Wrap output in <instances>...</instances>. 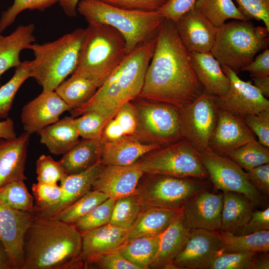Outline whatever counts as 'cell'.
I'll return each mask as SVG.
<instances>
[{
  "instance_id": "1",
  "label": "cell",
  "mask_w": 269,
  "mask_h": 269,
  "mask_svg": "<svg viewBox=\"0 0 269 269\" xmlns=\"http://www.w3.org/2000/svg\"><path fill=\"white\" fill-rule=\"evenodd\" d=\"M138 97L169 104L179 109L191 104L205 91L199 81L174 22L164 18Z\"/></svg>"
},
{
  "instance_id": "2",
  "label": "cell",
  "mask_w": 269,
  "mask_h": 269,
  "mask_svg": "<svg viewBox=\"0 0 269 269\" xmlns=\"http://www.w3.org/2000/svg\"><path fill=\"white\" fill-rule=\"evenodd\" d=\"M82 235L73 224L53 217H37L23 241L22 269L82 268Z\"/></svg>"
},
{
  "instance_id": "3",
  "label": "cell",
  "mask_w": 269,
  "mask_h": 269,
  "mask_svg": "<svg viewBox=\"0 0 269 269\" xmlns=\"http://www.w3.org/2000/svg\"><path fill=\"white\" fill-rule=\"evenodd\" d=\"M156 34L157 32L128 53L89 101L70 111L71 117L96 111L111 119L124 104L138 97L154 51Z\"/></svg>"
},
{
  "instance_id": "4",
  "label": "cell",
  "mask_w": 269,
  "mask_h": 269,
  "mask_svg": "<svg viewBox=\"0 0 269 269\" xmlns=\"http://www.w3.org/2000/svg\"><path fill=\"white\" fill-rule=\"evenodd\" d=\"M86 28H78L58 39L43 44L32 43L34 58L30 61L31 77L44 91H55L78 65Z\"/></svg>"
},
{
  "instance_id": "5",
  "label": "cell",
  "mask_w": 269,
  "mask_h": 269,
  "mask_svg": "<svg viewBox=\"0 0 269 269\" xmlns=\"http://www.w3.org/2000/svg\"><path fill=\"white\" fill-rule=\"evenodd\" d=\"M128 54L126 41L117 30L99 22L88 23L79 62L73 73L89 79L99 88Z\"/></svg>"
},
{
  "instance_id": "6",
  "label": "cell",
  "mask_w": 269,
  "mask_h": 269,
  "mask_svg": "<svg viewBox=\"0 0 269 269\" xmlns=\"http://www.w3.org/2000/svg\"><path fill=\"white\" fill-rule=\"evenodd\" d=\"M77 11L88 23L111 26L124 37L129 53L157 31L165 18L157 12H143L113 6L100 0H80Z\"/></svg>"
},
{
  "instance_id": "7",
  "label": "cell",
  "mask_w": 269,
  "mask_h": 269,
  "mask_svg": "<svg viewBox=\"0 0 269 269\" xmlns=\"http://www.w3.org/2000/svg\"><path fill=\"white\" fill-rule=\"evenodd\" d=\"M269 32L265 27L255 26L250 20L225 22L217 28L210 52L220 65L238 74L253 61L258 52L267 48Z\"/></svg>"
},
{
  "instance_id": "8",
  "label": "cell",
  "mask_w": 269,
  "mask_h": 269,
  "mask_svg": "<svg viewBox=\"0 0 269 269\" xmlns=\"http://www.w3.org/2000/svg\"><path fill=\"white\" fill-rule=\"evenodd\" d=\"M207 179L144 173L139 181L135 194L142 210L151 207L179 210L191 196L208 189L209 182Z\"/></svg>"
},
{
  "instance_id": "9",
  "label": "cell",
  "mask_w": 269,
  "mask_h": 269,
  "mask_svg": "<svg viewBox=\"0 0 269 269\" xmlns=\"http://www.w3.org/2000/svg\"><path fill=\"white\" fill-rule=\"evenodd\" d=\"M132 102L137 117L136 129L133 136L136 139L160 146L183 138L178 108L140 97Z\"/></svg>"
},
{
  "instance_id": "10",
  "label": "cell",
  "mask_w": 269,
  "mask_h": 269,
  "mask_svg": "<svg viewBox=\"0 0 269 269\" xmlns=\"http://www.w3.org/2000/svg\"><path fill=\"white\" fill-rule=\"evenodd\" d=\"M135 163L144 173L209 178L199 152L184 138L158 147Z\"/></svg>"
},
{
  "instance_id": "11",
  "label": "cell",
  "mask_w": 269,
  "mask_h": 269,
  "mask_svg": "<svg viewBox=\"0 0 269 269\" xmlns=\"http://www.w3.org/2000/svg\"><path fill=\"white\" fill-rule=\"evenodd\" d=\"M199 157L209 178L217 188L243 194L255 207L267 205V197L250 183L245 170L229 157L218 154L209 147L200 152Z\"/></svg>"
},
{
  "instance_id": "12",
  "label": "cell",
  "mask_w": 269,
  "mask_h": 269,
  "mask_svg": "<svg viewBox=\"0 0 269 269\" xmlns=\"http://www.w3.org/2000/svg\"><path fill=\"white\" fill-rule=\"evenodd\" d=\"M218 108L214 96L205 91L194 102L179 109L182 136L199 152L209 146Z\"/></svg>"
},
{
  "instance_id": "13",
  "label": "cell",
  "mask_w": 269,
  "mask_h": 269,
  "mask_svg": "<svg viewBox=\"0 0 269 269\" xmlns=\"http://www.w3.org/2000/svg\"><path fill=\"white\" fill-rule=\"evenodd\" d=\"M230 81V88L223 96H214L218 107L236 116L247 115L269 110V100L265 98L250 82L241 80L236 73L225 65H221Z\"/></svg>"
},
{
  "instance_id": "14",
  "label": "cell",
  "mask_w": 269,
  "mask_h": 269,
  "mask_svg": "<svg viewBox=\"0 0 269 269\" xmlns=\"http://www.w3.org/2000/svg\"><path fill=\"white\" fill-rule=\"evenodd\" d=\"M223 193L215 194L208 189L191 196L182 208L183 225L189 229L219 231L221 226Z\"/></svg>"
},
{
  "instance_id": "15",
  "label": "cell",
  "mask_w": 269,
  "mask_h": 269,
  "mask_svg": "<svg viewBox=\"0 0 269 269\" xmlns=\"http://www.w3.org/2000/svg\"><path fill=\"white\" fill-rule=\"evenodd\" d=\"M221 247L216 231L190 229L184 247L172 262V269H209Z\"/></svg>"
},
{
  "instance_id": "16",
  "label": "cell",
  "mask_w": 269,
  "mask_h": 269,
  "mask_svg": "<svg viewBox=\"0 0 269 269\" xmlns=\"http://www.w3.org/2000/svg\"><path fill=\"white\" fill-rule=\"evenodd\" d=\"M34 218V213L15 210L0 200V240L14 269H22L23 238Z\"/></svg>"
},
{
  "instance_id": "17",
  "label": "cell",
  "mask_w": 269,
  "mask_h": 269,
  "mask_svg": "<svg viewBox=\"0 0 269 269\" xmlns=\"http://www.w3.org/2000/svg\"><path fill=\"white\" fill-rule=\"evenodd\" d=\"M70 108L55 91H44L22 108L21 123L24 132L31 134L59 120Z\"/></svg>"
},
{
  "instance_id": "18",
  "label": "cell",
  "mask_w": 269,
  "mask_h": 269,
  "mask_svg": "<svg viewBox=\"0 0 269 269\" xmlns=\"http://www.w3.org/2000/svg\"><path fill=\"white\" fill-rule=\"evenodd\" d=\"M174 24L182 42L189 53L210 52L215 41L217 28L195 6Z\"/></svg>"
},
{
  "instance_id": "19",
  "label": "cell",
  "mask_w": 269,
  "mask_h": 269,
  "mask_svg": "<svg viewBox=\"0 0 269 269\" xmlns=\"http://www.w3.org/2000/svg\"><path fill=\"white\" fill-rule=\"evenodd\" d=\"M144 173L136 164L127 166L103 165L91 190L101 192L115 200L136 194Z\"/></svg>"
},
{
  "instance_id": "20",
  "label": "cell",
  "mask_w": 269,
  "mask_h": 269,
  "mask_svg": "<svg viewBox=\"0 0 269 269\" xmlns=\"http://www.w3.org/2000/svg\"><path fill=\"white\" fill-rule=\"evenodd\" d=\"M254 139L243 118L218 108L217 124L208 147L218 154L227 156L234 149Z\"/></svg>"
},
{
  "instance_id": "21",
  "label": "cell",
  "mask_w": 269,
  "mask_h": 269,
  "mask_svg": "<svg viewBox=\"0 0 269 269\" xmlns=\"http://www.w3.org/2000/svg\"><path fill=\"white\" fill-rule=\"evenodd\" d=\"M81 235L80 260L84 267L96 258L119 250L128 240V230L109 223Z\"/></svg>"
},
{
  "instance_id": "22",
  "label": "cell",
  "mask_w": 269,
  "mask_h": 269,
  "mask_svg": "<svg viewBox=\"0 0 269 269\" xmlns=\"http://www.w3.org/2000/svg\"><path fill=\"white\" fill-rule=\"evenodd\" d=\"M29 134L10 139L0 138V187L14 181L25 180Z\"/></svg>"
},
{
  "instance_id": "23",
  "label": "cell",
  "mask_w": 269,
  "mask_h": 269,
  "mask_svg": "<svg viewBox=\"0 0 269 269\" xmlns=\"http://www.w3.org/2000/svg\"><path fill=\"white\" fill-rule=\"evenodd\" d=\"M189 54L193 67L205 92L216 97L224 96L230 84L219 62L210 52Z\"/></svg>"
},
{
  "instance_id": "24",
  "label": "cell",
  "mask_w": 269,
  "mask_h": 269,
  "mask_svg": "<svg viewBox=\"0 0 269 269\" xmlns=\"http://www.w3.org/2000/svg\"><path fill=\"white\" fill-rule=\"evenodd\" d=\"M159 146L142 142L133 135H125L116 140L104 143L101 163L103 165H132Z\"/></svg>"
},
{
  "instance_id": "25",
  "label": "cell",
  "mask_w": 269,
  "mask_h": 269,
  "mask_svg": "<svg viewBox=\"0 0 269 269\" xmlns=\"http://www.w3.org/2000/svg\"><path fill=\"white\" fill-rule=\"evenodd\" d=\"M103 164L101 161L80 173L67 175L61 182L63 191L60 203L54 208L39 214L37 217H51L68 207L91 190L92 184Z\"/></svg>"
},
{
  "instance_id": "26",
  "label": "cell",
  "mask_w": 269,
  "mask_h": 269,
  "mask_svg": "<svg viewBox=\"0 0 269 269\" xmlns=\"http://www.w3.org/2000/svg\"><path fill=\"white\" fill-rule=\"evenodd\" d=\"M33 23L20 25L9 35L0 33V79L9 69L20 66V53L35 41Z\"/></svg>"
},
{
  "instance_id": "27",
  "label": "cell",
  "mask_w": 269,
  "mask_h": 269,
  "mask_svg": "<svg viewBox=\"0 0 269 269\" xmlns=\"http://www.w3.org/2000/svg\"><path fill=\"white\" fill-rule=\"evenodd\" d=\"M181 212L182 210L161 234L159 250L150 269H172L173 260L184 247L190 229L183 225Z\"/></svg>"
},
{
  "instance_id": "28",
  "label": "cell",
  "mask_w": 269,
  "mask_h": 269,
  "mask_svg": "<svg viewBox=\"0 0 269 269\" xmlns=\"http://www.w3.org/2000/svg\"><path fill=\"white\" fill-rule=\"evenodd\" d=\"M37 134L40 142L56 155H63L80 141V135L72 117H65Z\"/></svg>"
},
{
  "instance_id": "29",
  "label": "cell",
  "mask_w": 269,
  "mask_h": 269,
  "mask_svg": "<svg viewBox=\"0 0 269 269\" xmlns=\"http://www.w3.org/2000/svg\"><path fill=\"white\" fill-rule=\"evenodd\" d=\"M220 231L237 235L248 222L255 206L245 195L223 191Z\"/></svg>"
},
{
  "instance_id": "30",
  "label": "cell",
  "mask_w": 269,
  "mask_h": 269,
  "mask_svg": "<svg viewBox=\"0 0 269 269\" xmlns=\"http://www.w3.org/2000/svg\"><path fill=\"white\" fill-rule=\"evenodd\" d=\"M104 142L82 138L59 160L67 175L84 171L101 161Z\"/></svg>"
},
{
  "instance_id": "31",
  "label": "cell",
  "mask_w": 269,
  "mask_h": 269,
  "mask_svg": "<svg viewBox=\"0 0 269 269\" xmlns=\"http://www.w3.org/2000/svg\"><path fill=\"white\" fill-rule=\"evenodd\" d=\"M159 207H151L142 211L137 219L128 230V240L141 237L161 235L175 217L181 211Z\"/></svg>"
},
{
  "instance_id": "32",
  "label": "cell",
  "mask_w": 269,
  "mask_h": 269,
  "mask_svg": "<svg viewBox=\"0 0 269 269\" xmlns=\"http://www.w3.org/2000/svg\"><path fill=\"white\" fill-rule=\"evenodd\" d=\"M216 232L221 243V252H269V230L244 235Z\"/></svg>"
},
{
  "instance_id": "33",
  "label": "cell",
  "mask_w": 269,
  "mask_h": 269,
  "mask_svg": "<svg viewBox=\"0 0 269 269\" xmlns=\"http://www.w3.org/2000/svg\"><path fill=\"white\" fill-rule=\"evenodd\" d=\"M98 89V86L92 80L73 73L69 78L62 82L55 91L71 110L89 101Z\"/></svg>"
},
{
  "instance_id": "34",
  "label": "cell",
  "mask_w": 269,
  "mask_h": 269,
  "mask_svg": "<svg viewBox=\"0 0 269 269\" xmlns=\"http://www.w3.org/2000/svg\"><path fill=\"white\" fill-rule=\"evenodd\" d=\"M161 235L153 237H141L127 243L119 251L128 260L141 269H150L159 248Z\"/></svg>"
},
{
  "instance_id": "35",
  "label": "cell",
  "mask_w": 269,
  "mask_h": 269,
  "mask_svg": "<svg viewBox=\"0 0 269 269\" xmlns=\"http://www.w3.org/2000/svg\"><path fill=\"white\" fill-rule=\"evenodd\" d=\"M194 6L217 28L230 18L249 20L239 10L232 0H197Z\"/></svg>"
},
{
  "instance_id": "36",
  "label": "cell",
  "mask_w": 269,
  "mask_h": 269,
  "mask_svg": "<svg viewBox=\"0 0 269 269\" xmlns=\"http://www.w3.org/2000/svg\"><path fill=\"white\" fill-rule=\"evenodd\" d=\"M245 170L269 163V147L256 139L231 151L227 156Z\"/></svg>"
},
{
  "instance_id": "37",
  "label": "cell",
  "mask_w": 269,
  "mask_h": 269,
  "mask_svg": "<svg viewBox=\"0 0 269 269\" xmlns=\"http://www.w3.org/2000/svg\"><path fill=\"white\" fill-rule=\"evenodd\" d=\"M109 197L105 194L91 190L53 217L65 223L74 224Z\"/></svg>"
},
{
  "instance_id": "38",
  "label": "cell",
  "mask_w": 269,
  "mask_h": 269,
  "mask_svg": "<svg viewBox=\"0 0 269 269\" xmlns=\"http://www.w3.org/2000/svg\"><path fill=\"white\" fill-rule=\"evenodd\" d=\"M142 211V205L136 194L115 201L109 224L129 230Z\"/></svg>"
},
{
  "instance_id": "39",
  "label": "cell",
  "mask_w": 269,
  "mask_h": 269,
  "mask_svg": "<svg viewBox=\"0 0 269 269\" xmlns=\"http://www.w3.org/2000/svg\"><path fill=\"white\" fill-rule=\"evenodd\" d=\"M0 200L15 210L34 213L33 197L23 180L14 181L0 187Z\"/></svg>"
},
{
  "instance_id": "40",
  "label": "cell",
  "mask_w": 269,
  "mask_h": 269,
  "mask_svg": "<svg viewBox=\"0 0 269 269\" xmlns=\"http://www.w3.org/2000/svg\"><path fill=\"white\" fill-rule=\"evenodd\" d=\"M30 61L22 62L10 79L0 88V118H7L15 96L22 84L31 77Z\"/></svg>"
},
{
  "instance_id": "41",
  "label": "cell",
  "mask_w": 269,
  "mask_h": 269,
  "mask_svg": "<svg viewBox=\"0 0 269 269\" xmlns=\"http://www.w3.org/2000/svg\"><path fill=\"white\" fill-rule=\"evenodd\" d=\"M115 201L108 198L97 206L73 224L76 228L82 234L108 224Z\"/></svg>"
},
{
  "instance_id": "42",
  "label": "cell",
  "mask_w": 269,
  "mask_h": 269,
  "mask_svg": "<svg viewBox=\"0 0 269 269\" xmlns=\"http://www.w3.org/2000/svg\"><path fill=\"white\" fill-rule=\"evenodd\" d=\"M32 191L35 198V215L45 212L60 202L63 191L60 185L37 182L33 184Z\"/></svg>"
},
{
  "instance_id": "43",
  "label": "cell",
  "mask_w": 269,
  "mask_h": 269,
  "mask_svg": "<svg viewBox=\"0 0 269 269\" xmlns=\"http://www.w3.org/2000/svg\"><path fill=\"white\" fill-rule=\"evenodd\" d=\"M110 120L105 115L96 111L87 112L74 118L80 136L82 138L92 139H101L104 127Z\"/></svg>"
},
{
  "instance_id": "44",
  "label": "cell",
  "mask_w": 269,
  "mask_h": 269,
  "mask_svg": "<svg viewBox=\"0 0 269 269\" xmlns=\"http://www.w3.org/2000/svg\"><path fill=\"white\" fill-rule=\"evenodd\" d=\"M60 0H14L13 4L3 11L0 18V33L15 21L17 15L26 9L44 11Z\"/></svg>"
},
{
  "instance_id": "45",
  "label": "cell",
  "mask_w": 269,
  "mask_h": 269,
  "mask_svg": "<svg viewBox=\"0 0 269 269\" xmlns=\"http://www.w3.org/2000/svg\"><path fill=\"white\" fill-rule=\"evenodd\" d=\"M37 180L38 182L58 184L66 176L65 170L59 161L50 155H41L36 162Z\"/></svg>"
},
{
  "instance_id": "46",
  "label": "cell",
  "mask_w": 269,
  "mask_h": 269,
  "mask_svg": "<svg viewBox=\"0 0 269 269\" xmlns=\"http://www.w3.org/2000/svg\"><path fill=\"white\" fill-rule=\"evenodd\" d=\"M257 253L221 252L213 260L209 269H252Z\"/></svg>"
},
{
  "instance_id": "47",
  "label": "cell",
  "mask_w": 269,
  "mask_h": 269,
  "mask_svg": "<svg viewBox=\"0 0 269 269\" xmlns=\"http://www.w3.org/2000/svg\"><path fill=\"white\" fill-rule=\"evenodd\" d=\"M239 10L249 20L255 19L264 22L269 31V0H235Z\"/></svg>"
},
{
  "instance_id": "48",
  "label": "cell",
  "mask_w": 269,
  "mask_h": 269,
  "mask_svg": "<svg viewBox=\"0 0 269 269\" xmlns=\"http://www.w3.org/2000/svg\"><path fill=\"white\" fill-rule=\"evenodd\" d=\"M91 267L103 269H141L126 259L119 250L96 258L84 264V268Z\"/></svg>"
},
{
  "instance_id": "49",
  "label": "cell",
  "mask_w": 269,
  "mask_h": 269,
  "mask_svg": "<svg viewBox=\"0 0 269 269\" xmlns=\"http://www.w3.org/2000/svg\"><path fill=\"white\" fill-rule=\"evenodd\" d=\"M243 119L250 130L258 136V141L269 147V110L247 115Z\"/></svg>"
},
{
  "instance_id": "50",
  "label": "cell",
  "mask_w": 269,
  "mask_h": 269,
  "mask_svg": "<svg viewBox=\"0 0 269 269\" xmlns=\"http://www.w3.org/2000/svg\"><path fill=\"white\" fill-rule=\"evenodd\" d=\"M118 7L143 12H157L169 0H100Z\"/></svg>"
},
{
  "instance_id": "51",
  "label": "cell",
  "mask_w": 269,
  "mask_h": 269,
  "mask_svg": "<svg viewBox=\"0 0 269 269\" xmlns=\"http://www.w3.org/2000/svg\"><path fill=\"white\" fill-rule=\"evenodd\" d=\"M114 118L122 128L125 135H133L137 127L135 107L132 101L124 104L117 111Z\"/></svg>"
},
{
  "instance_id": "52",
  "label": "cell",
  "mask_w": 269,
  "mask_h": 269,
  "mask_svg": "<svg viewBox=\"0 0 269 269\" xmlns=\"http://www.w3.org/2000/svg\"><path fill=\"white\" fill-rule=\"evenodd\" d=\"M252 185L264 196L269 194V163L245 170Z\"/></svg>"
},
{
  "instance_id": "53",
  "label": "cell",
  "mask_w": 269,
  "mask_h": 269,
  "mask_svg": "<svg viewBox=\"0 0 269 269\" xmlns=\"http://www.w3.org/2000/svg\"><path fill=\"white\" fill-rule=\"evenodd\" d=\"M197 0H169L157 12L175 22L195 5Z\"/></svg>"
},
{
  "instance_id": "54",
  "label": "cell",
  "mask_w": 269,
  "mask_h": 269,
  "mask_svg": "<svg viewBox=\"0 0 269 269\" xmlns=\"http://www.w3.org/2000/svg\"><path fill=\"white\" fill-rule=\"evenodd\" d=\"M269 230V208L253 211L248 222L239 232L240 235Z\"/></svg>"
},
{
  "instance_id": "55",
  "label": "cell",
  "mask_w": 269,
  "mask_h": 269,
  "mask_svg": "<svg viewBox=\"0 0 269 269\" xmlns=\"http://www.w3.org/2000/svg\"><path fill=\"white\" fill-rule=\"evenodd\" d=\"M241 71L249 72L252 77L269 76V49H265L261 54L255 58L251 63L243 68Z\"/></svg>"
},
{
  "instance_id": "56",
  "label": "cell",
  "mask_w": 269,
  "mask_h": 269,
  "mask_svg": "<svg viewBox=\"0 0 269 269\" xmlns=\"http://www.w3.org/2000/svg\"><path fill=\"white\" fill-rule=\"evenodd\" d=\"M125 135L124 131L114 117L109 120L103 129L101 139L105 143L116 140Z\"/></svg>"
},
{
  "instance_id": "57",
  "label": "cell",
  "mask_w": 269,
  "mask_h": 269,
  "mask_svg": "<svg viewBox=\"0 0 269 269\" xmlns=\"http://www.w3.org/2000/svg\"><path fill=\"white\" fill-rule=\"evenodd\" d=\"M14 124L10 118L0 122V138L10 139L16 137Z\"/></svg>"
},
{
  "instance_id": "58",
  "label": "cell",
  "mask_w": 269,
  "mask_h": 269,
  "mask_svg": "<svg viewBox=\"0 0 269 269\" xmlns=\"http://www.w3.org/2000/svg\"><path fill=\"white\" fill-rule=\"evenodd\" d=\"M254 86L266 98L269 97V76L252 77Z\"/></svg>"
},
{
  "instance_id": "59",
  "label": "cell",
  "mask_w": 269,
  "mask_h": 269,
  "mask_svg": "<svg viewBox=\"0 0 269 269\" xmlns=\"http://www.w3.org/2000/svg\"><path fill=\"white\" fill-rule=\"evenodd\" d=\"M80 0H60L59 3L66 15L75 17L77 15V6Z\"/></svg>"
},
{
  "instance_id": "60",
  "label": "cell",
  "mask_w": 269,
  "mask_h": 269,
  "mask_svg": "<svg viewBox=\"0 0 269 269\" xmlns=\"http://www.w3.org/2000/svg\"><path fill=\"white\" fill-rule=\"evenodd\" d=\"M269 256L268 252H258L255 256L252 269H269Z\"/></svg>"
},
{
  "instance_id": "61",
  "label": "cell",
  "mask_w": 269,
  "mask_h": 269,
  "mask_svg": "<svg viewBox=\"0 0 269 269\" xmlns=\"http://www.w3.org/2000/svg\"><path fill=\"white\" fill-rule=\"evenodd\" d=\"M0 269H14L7 252L0 240Z\"/></svg>"
}]
</instances>
